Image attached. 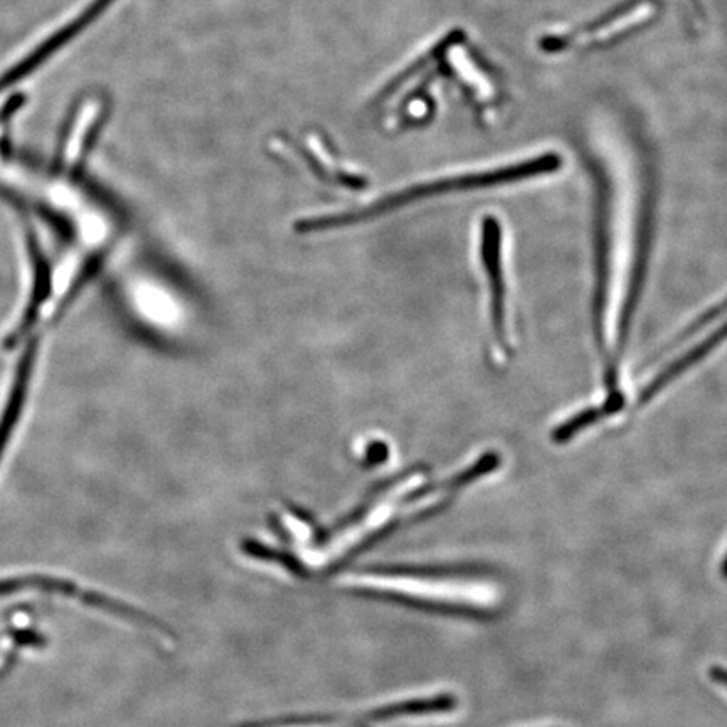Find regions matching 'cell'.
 I'll use <instances>...</instances> for the list:
<instances>
[{
	"label": "cell",
	"instance_id": "8",
	"mask_svg": "<svg viewBox=\"0 0 727 727\" xmlns=\"http://www.w3.org/2000/svg\"><path fill=\"white\" fill-rule=\"evenodd\" d=\"M31 586L29 578H9V580H0V596H9V594L18 593L24 588Z\"/></svg>",
	"mask_w": 727,
	"mask_h": 727
},
{
	"label": "cell",
	"instance_id": "5",
	"mask_svg": "<svg viewBox=\"0 0 727 727\" xmlns=\"http://www.w3.org/2000/svg\"><path fill=\"white\" fill-rule=\"evenodd\" d=\"M39 337L32 339L19 362L18 376H15L14 386H12L11 396H9L8 406H6L4 416L0 419V455L4 454L6 445L14 432L15 423L21 416L22 404H24L25 394H28V384L31 381L32 370H34L35 355H38Z\"/></svg>",
	"mask_w": 727,
	"mask_h": 727
},
{
	"label": "cell",
	"instance_id": "7",
	"mask_svg": "<svg viewBox=\"0 0 727 727\" xmlns=\"http://www.w3.org/2000/svg\"><path fill=\"white\" fill-rule=\"evenodd\" d=\"M623 408H625V397H623V394L620 393V391L610 393L609 399L601 403V406H591V408L583 409V412L571 416L568 422L561 423V425L552 432V442L558 443V445L570 442V439H573L578 433L590 428V426L598 425V423L610 418V416L616 415V413L622 412Z\"/></svg>",
	"mask_w": 727,
	"mask_h": 727
},
{
	"label": "cell",
	"instance_id": "2",
	"mask_svg": "<svg viewBox=\"0 0 727 727\" xmlns=\"http://www.w3.org/2000/svg\"><path fill=\"white\" fill-rule=\"evenodd\" d=\"M458 700L454 694H436L429 697L412 699L381 700V703L362 706L345 714H310L293 719L268 720L253 727H355L367 724L384 723L397 717L429 716V714L451 713L457 709Z\"/></svg>",
	"mask_w": 727,
	"mask_h": 727
},
{
	"label": "cell",
	"instance_id": "4",
	"mask_svg": "<svg viewBox=\"0 0 727 727\" xmlns=\"http://www.w3.org/2000/svg\"><path fill=\"white\" fill-rule=\"evenodd\" d=\"M727 339V322L723 323L716 332L709 335V337L704 339L700 344H697L696 347L690 349L689 352H685L684 355L677 359V361L672 362L671 366L665 367L664 371L657 374L651 383L646 384L643 387L642 393L638 396V406H645V404L651 403L657 394H661L664 391V387H667L668 384L674 383L681 374H684L685 371H689L694 364L700 361V359L706 357L707 354L714 351L717 345L723 344Z\"/></svg>",
	"mask_w": 727,
	"mask_h": 727
},
{
	"label": "cell",
	"instance_id": "6",
	"mask_svg": "<svg viewBox=\"0 0 727 727\" xmlns=\"http://www.w3.org/2000/svg\"><path fill=\"white\" fill-rule=\"evenodd\" d=\"M31 253L32 261H34V289H32L31 302L25 307L24 315H22L21 322H19V328L9 337V345L18 344L22 335L34 325L35 319H38L39 307L43 305L44 300L50 297V268H48L46 260H44L41 248H39L35 239H31Z\"/></svg>",
	"mask_w": 727,
	"mask_h": 727
},
{
	"label": "cell",
	"instance_id": "10",
	"mask_svg": "<svg viewBox=\"0 0 727 727\" xmlns=\"http://www.w3.org/2000/svg\"><path fill=\"white\" fill-rule=\"evenodd\" d=\"M720 574L727 580V554L726 558H724L723 564H720Z\"/></svg>",
	"mask_w": 727,
	"mask_h": 727
},
{
	"label": "cell",
	"instance_id": "1",
	"mask_svg": "<svg viewBox=\"0 0 727 727\" xmlns=\"http://www.w3.org/2000/svg\"><path fill=\"white\" fill-rule=\"evenodd\" d=\"M559 166H561V158L555 157L554 154H548L522 162V164H516V166L484 170V173L464 174V176L445 177V179H433L428 183L406 187L399 193L387 194V196L373 200L371 205L364 206V208L339 212V215L302 219V221L297 222V229H299V232H316L344 228V226L355 225V222L380 218L386 212L396 211V209L413 205L416 200L426 199V197L516 183V180L529 179V177L539 176V174L551 173V170L559 169Z\"/></svg>",
	"mask_w": 727,
	"mask_h": 727
},
{
	"label": "cell",
	"instance_id": "9",
	"mask_svg": "<svg viewBox=\"0 0 727 727\" xmlns=\"http://www.w3.org/2000/svg\"><path fill=\"white\" fill-rule=\"evenodd\" d=\"M709 677L713 678L717 684L724 685L727 689V668L724 667H710Z\"/></svg>",
	"mask_w": 727,
	"mask_h": 727
},
{
	"label": "cell",
	"instance_id": "3",
	"mask_svg": "<svg viewBox=\"0 0 727 727\" xmlns=\"http://www.w3.org/2000/svg\"><path fill=\"white\" fill-rule=\"evenodd\" d=\"M480 253L490 281L494 332L497 341L506 345V281L502 270V228L489 216L481 221Z\"/></svg>",
	"mask_w": 727,
	"mask_h": 727
}]
</instances>
